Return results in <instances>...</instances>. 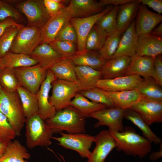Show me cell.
Here are the masks:
<instances>
[{"instance_id": "obj_25", "label": "cell", "mask_w": 162, "mask_h": 162, "mask_svg": "<svg viewBox=\"0 0 162 162\" xmlns=\"http://www.w3.org/2000/svg\"><path fill=\"white\" fill-rule=\"evenodd\" d=\"M74 69L80 91L88 90L96 87L97 81L102 79L100 71L91 68L75 65Z\"/></svg>"}, {"instance_id": "obj_51", "label": "cell", "mask_w": 162, "mask_h": 162, "mask_svg": "<svg viewBox=\"0 0 162 162\" xmlns=\"http://www.w3.org/2000/svg\"><path fill=\"white\" fill-rule=\"evenodd\" d=\"M160 150L152 152L149 155V158L152 160H155L160 158L162 156V142L160 143Z\"/></svg>"}, {"instance_id": "obj_16", "label": "cell", "mask_w": 162, "mask_h": 162, "mask_svg": "<svg viewBox=\"0 0 162 162\" xmlns=\"http://www.w3.org/2000/svg\"><path fill=\"white\" fill-rule=\"evenodd\" d=\"M95 147L87 162H105L112 151L116 148V142L108 130H103L94 136Z\"/></svg>"}, {"instance_id": "obj_6", "label": "cell", "mask_w": 162, "mask_h": 162, "mask_svg": "<svg viewBox=\"0 0 162 162\" xmlns=\"http://www.w3.org/2000/svg\"><path fill=\"white\" fill-rule=\"evenodd\" d=\"M41 28L23 26L19 30L9 52L30 55L40 43Z\"/></svg>"}, {"instance_id": "obj_12", "label": "cell", "mask_w": 162, "mask_h": 162, "mask_svg": "<svg viewBox=\"0 0 162 162\" xmlns=\"http://www.w3.org/2000/svg\"><path fill=\"white\" fill-rule=\"evenodd\" d=\"M124 110L115 106L106 107L92 114L89 117L98 120L94 124L95 128L105 125L109 127V132H122L124 130L123 122Z\"/></svg>"}, {"instance_id": "obj_43", "label": "cell", "mask_w": 162, "mask_h": 162, "mask_svg": "<svg viewBox=\"0 0 162 162\" xmlns=\"http://www.w3.org/2000/svg\"><path fill=\"white\" fill-rule=\"evenodd\" d=\"M55 40L65 41L77 44L76 33L74 27L70 21L63 26Z\"/></svg>"}, {"instance_id": "obj_8", "label": "cell", "mask_w": 162, "mask_h": 162, "mask_svg": "<svg viewBox=\"0 0 162 162\" xmlns=\"http://www.w3.org/2000/svg\"><path fill=\"white\" fill-rule=\"evenodd\" d=\"M61 136H52L51 139L58 142L57 144L64 148L77 152L83 158H88L91 152L90 149L94 141V136L85 133H60Z\"/></svg>"}, {"instance_id": "obj_26", "label": "cell", "mask_w": 162, "mask_h": 162, "mask_svg": "<svg viewBox=\"0 0 162 162\" xmlns=\"http://www.w3.org/2000/svg\"><path fill=\"white\" fill-rule=\"evenodd\" d=\"M74 11L73 18H82L92 16L102 11L106 6L99 1L70 0Z\"/></svg>"}, {"instance_id": "obj_48", "label": "cell", "mask_w": 162, "mask_h": 162, "mask_svg": "<svg viewBox=\"0 0 162 162\" xmlns=\"http://www.w3.org/2000/svg\"><path fill=\"white\" fill-rule=\"evenodd\" d=\"M11 26H16L20 29L24 26L22 25L17 23L12 18H8L4 21L0 22V36L8 27Z\"/></svg>"}, {"instance_id": "obj_30", "label": "cell", "mask_w": 162, "mask_h": 162, "mask_svg": "<svg viewBox=\"0 0 162 162\" xmlns=\"http://www.w3.org/2000/svg\"><path fill=\"white\" fill-rule=\"evenodd\" d=\"M70 106L76 110L85 118L89 117L90 115L94 112L108 107L104 104L89 100L78 92L71 100Z\"/></svg>"}, {"instance_id": "obj_46", "label": "cell", "mask_w": 162, "mask_h": 162, "mask_svg": "<svg viewBox=\"0 0 162 162\" xmlns=\"http://www.w3.org/2000/svg\"><path fill=\"white\" fill-rule=\"evenodd\" d=\"M152 78L155 82L162 86V58L161 55L154 59L153 70Z\"/></svg>"}, {"instance_id": "obj_36", "label": "cell", "mask_w": 162, "mask_h": 162, "mask_svg": "<svg viewBox=\"0 0 162 162\" xmlns=\"http://www.w3.org/2000/svg\"><path fill=\"white\" fill-rule=\"evenodd\" d=\"M120 6H113L107 13L100 17L95 24L110 35L117 30L116 16Z\"/></svg>"}, {"instance_id": "obj_10", "label": "cell", "mask_w": 162, "mask_h": 162, "mask_svg": "<svg viewBox=\"0 0 162 162\" xmlns=\"http://www.w3.org/2000/svg\"><path fill=\"white\" fill-rule=\"evenodd\" d=\"M16 7L26 17L27 26L41 28L50 16L43 0H26L17 4Z\"/></svg>"}, {"instance_id": "obj_34", "label": "cell", "mask_w": 162, "mask_h": 162, "mask_svg": "<svg viewBox=\"0 0 162 162\" xmlns=\"http://www.w3.org/2000/svg\"><path fill=\"white\" fill-rule=\"evenodd\" d=\"M107 33L95 24L88 34L85 43V51H99L108 36Z\"/></svg>"}, {"instance_id": "obj_20", "label": "cell", "mask_w": 162, "mask_h": 162, "mask_svg": "<svg viewBox=\"0 0 162 162\" xmlns=\"http://www.w3.org/2000/svg\"><path fill=\"white\" fill-rule=\"evenodd\" d=\"M29 56L37 61L42 67L47 70L60 60L66 58L58 54L46 43L39 45Z\"/></svg>"}, {"instance_id": "obj_56", "label": "cell", "mask_w": 162, "mask_h": 162, "mask_svg": "<svg viewBox=\"0 0 162 162\" xmlns=\"http://www.w3.org/2000/svg\"><path fill=\"white\" fill-rule=\"evenodd\" d=\"M61 156V158H62V159L63 160H64V162H65V161H64V158L62 156H61V155H60Z\"/></svg>"}, {"instance_id": "obj_49", "label": "cell", "mask_w": 162, "mask_h": 162, "mask_svg": "<svg viewBox=\"0 0 162 162\" xmlns=\"http://www.w3.org/2000/svg\"><path fill=\"white\" fill-rule=\"evenodd\" d=\"M133 0H100V1L106 6L112 5L120 6L131 2Z\"/></svg>"}, {"instance_id": "obj_23", "label": "cell", "mask_w": 162, "mask_h": 162, "mask_svg": "<svg viewBox=\"0 0 162 162\" xmlns=\"http://www.w3.org/2000/svg\"><path fill=\"white\" fill-rule=\"evenodd\" d=\"M140 4L138 0H133L120 6L116 16L117 32L121 35L134 20Z\"/></svg>"}, {"instance_id": "obj_2", "label": "cell", "mask_w": 162, "mask_h": 162, "mask_svg": "<svg viewBox=\"0 0 162 162\" xmlns=\"http://www.w3.org/2000/svg\"><path fill=\"white\" fill-rule=\"evenodd\" d=\"M45 121L53 134L66 131L68 134L85 133V118L74 108L69 106L57 111L55 114Z\"/></svg>"}, {"instance_id": "obj_32", "label": "cell", "mask_w": 162, "mask_h": 162, "mask_svg": "<svg viewBox=\"0 0 162 162\" xmlns=\"http://www.w3.org/2000/svg\"><path fill=\"white\" fill-rule=\"evenodd\" d=\"M22 103L25 116L29 118L38 114L36 95L20 86L17 89Z\"/></svg>"}, {"instance_id": "obj_33", "label": "cell", "mask_w": 162, "mask_h": 162, "mask_svg": "<svg viewBox=\"0 0 162 162\" xmlns=\"http://www.w3.org/2000/svg\"><path fill=\"white\" fill-rule=\"evenodd\" d=\"M2 60L4 68H18L33 66L38 64V62L29 55L22 53L8 52Z\"/></svg>"}, {"instance_id": "obj_18", "label": "cell", "mask_w": 162, "mask_h": 162, "mask_svg": "<svg viewBox=\"0 0 162 162\" xmlns=\"http://www.w3.org/2000/svg\"><path fill=\"white\" fill-rule=\"evenodd\" d=\"M162 54V38L150 34H141L138 37L136 55L154 58Z\"/></svg>"}, {"instance_id": "obj_21", "label": "cell", "mask_w": 162, "mask_h": 162, "mask_svg": "<svg viewBox=\"0 0 162 162\" xmlns=\"http://www.w3.org/2000/svg\"><path fill=\"white\" fill-rule=\"evenodd\" d=\"M130 58V63L124 76L137 75L145 79L152 78L154 58L136 55Z\"/></svg>"}, {"instance_id": "obj_4", "label": "cell", "mask_w": 162, "mask_h": 162, "mask_svg": "<svg viewBox=\"0 0 162 162\" xmlns=\"http://www.w3.org/2000/svg\"><path fill=\"white\" fill-rule=\"evenodd\" d=\"M26 142L29 149L36 147L47 146L52 144L53 134L50 128L37 114L26 118L25 122Z\"/></svg>"}, {"instance_id": "obj_38", "label": "cell", "mask_w": 162, "mask_h": 162, "mask_svg": "<svg viewBox=\"0 0 162 162\" xmlns=\"http://www.w3.org/2000/svg\"><path fill=\"white\" fill-rule=\"evenodd\" d=\"M121 35L117 32L108 36L102 48L98 52L106 61L112 58L118 47Z\"/></svg>"}, {"instance_id": "obj_27", "label": "cell", "mask_w": 162, "mask_h": 162, "mask_svg": "<svg viewBox=\"0 0 162 162\" xmlns=\"http://www.w3.org/2000/svg\"><path fill=\"white\" fill-rule=\"evenodd\" d=\"M124 117L137 126L142 132L143 137L151 143L157 144L162 142L161 138L153 132L149 125L140 115L132 108L124 110Z\"/></svg>"}, {"instance_id": "obj_22", "label": "cell", "mask_w": 162, "mask_h": 162, "mask_svg": "<svg viewBox=\"0 0 162 162\" xmlns=\"http://www.w3.org/2000/svg\"><path fill=\"white\" fill-rule=\"evenodd\" d=\"M130 61V57L122 56L106 61L100 70L102 79H110L124 76Z\"/></svg>"}, {"instance_id": "obj_11", "label": "cell", "mask_w": 162, "mask_h": 162, "mask_svg": "<svg viewBox=\"0 0 162 162\" xmlns=\"http://www.w3.org/2000/svg\"><path fill=\"white\" fill-rule=\"evenodd\" d=\"M112 5L106 6L101 12L82 18H72L70 22L74 27L77 36V52H85V43L86 38L93 26L101 16L109 12L113 8Z\"/></svg>"}, {"instance_id": "obj_44", "label": "cell", "mask_w": 162, "mask_h": 162, "mask_svg": "<svg viewBox=\"0 0 162 162\" xmlns=\"http://www.w3.org/2000/svg\"><path fill=\"white\" fill-rule=\"evenodd\" d=\"M10 18L14 20L21 18L18 11L5 1H3L2 5L0 7V22Z\"/></svg>"}, {"instance_id": "obj_15", "label": "cell", "mask_w": 162, "mask_h": 162, "mask_svg": "<svg viewBox=\"0 0 162 162\" xmlns=\"http://www.w3.org/2000/svg\"><path fill=\"white\" fill-rule=\"evenodd\" d=\"M130 108L138 113L149 125L162 122V101L142 96Z\"/></svg>"}, {"instance_id": "obj_37", "label": "cell", "mask_w": 162, "mask_h": 162, "mask_svg": "<svg viewBox=\"0 0 162 162\" xmlns=\"http://www.w3.org/2000/svg\"><path fill=\"white\" fill-rule=\"evenodd\" d=\"M0 84L8 92H14L20 86L14 68H5L0 71Z\"/></svg>"}, {"instance_id": "obj_50", "label": "cell", "mask_w": 162, "mask_h": 162, "mask_svg": "<svg viewBox=\"0 0 162 162\" xmlns=\"http://www.w3.org/2000/svg\"><path fill=\"white\" fill-rule=\"evenodd\" d=\"M149 34L155 37L162 38V22L154 28Z\"/></svg>"}, {"instance_id": "obj_47", "label": "cell", "mask_w": 162, "mask_h": 162, "mask_svg": "<svg viewBox=\"0 0 162 162\" xmlns=\"http://www.w3.org/2000/svg\"><path fill=\"white\" fill-rule=\"evenodd\" d=\"M140 4L148 6L160 14L162 13V0H138Z\"/></svg>"}, {"instance_id": "obj_14", "label": "cell", "mask_w": 162, "mask_h": 162, "mask_svg": "<svg viewBox=\"0 0 162 162\" xmlns=\"http://www.w3.org/2000/svg\"><path fill=\"white\" fill-rule=\"evenodd\" d=\"M57 79L49 69H47L45 79L37 93L38 106V115L44 120L52 117L56 111L49 101V93L52 88V83Z\"/></svg>"}, {"instance_id": "obj_39", "label": "cell", "mask_w": 162, "mask_h": 162, "mask_svg": "<svg viewBox=\"0 0 162 162\" xmlns=\"http://www.w3.org/2000/svg\"><path fill=\"white\" fill-rule=\"evenodd\" d=\"M78 92L93 102L104 104L108 107L115 106L111 98L104 94L102 90L97 87Z\"/></svg>"}, {"instance_id": "obj_5", "label": "cell", "mask_w": 162, "mask_h": 162, "mask_svg": "<svg viewBox=\"0 0 162 162\" xmlns=\"http://www.w3.org/2000/svg\"><path fill=\"white\" fill-rule=\"evenodd\" d=\"M52 88L49 101L56 111L70 106L72 99L80 91L78 83L57 79L52 83Z\"/></svg>"}, {"instance_id": "obj_17", "label": "cell", "mask_w": 162, "mask_h": 162, "mask_svg": "<svg viewBox=\"0 0 162 162\" xmlns=\"http://www.w3.org/2000/svg\"><path fill=\"white\" fill-rule=\"evenodd\" d=\"M135 28L138 36L149 34L152 30L162 22V16L150 11L146 6L140 4L138 8Z\"/></svg>"}, {"instance_id": "obj_24", "label": "cell", "mask_w": 162, "mask_h": 162, "mask_svg": "<svg viewBox=\"0 0 162 162\" xmlns=\"http://www.w3.org/2000/svg\"><path fill=\"white\" fill-rule=\"evenodd\" d=\"M102 90L104 94L111 98L115 107L124 110L130 108L142 97L137 88L118 92Z\"/></svg>"}, {"instance_id": "obj_55", "label": "cell", "mask_w": 162, "mask_h": 162, "mask_svg": "<svg viewBox=\"0 0 162 162\" xmlns=\"http://www.w3.org/2000/svg\"><path fill=\"white\" fill-rule=\"evenodd\" d=\"M2 89V88L0 84V94H1Z\"/></svg>"}, {"instance_id": "obj_7", "label": "cell", "mask_w": 162, "mask_h": 162, "mask_svg": "<svg viewBox=\"0 0 162 162\" xmlns=\"http://www.w3.org/2000/svg\"><path fill=\"white\" fill-rule=\"evenodd\" d=\"M14 70L20 86L36 95L45 79L47 71L38 63Z\"/></svg>"}, {"instance_id": "obj_29", "label": "cell", "mask_w": 162, "mask_h": 162, "mask_svg": "<svg viewBox=\"0 0 162 162\" xmlns=\"http://www.w3.org/2000/svg\"><path fill=\"white\" fill-rule=\"evenodd\" d=\"M30 154L26 148L17 140L12 141L7 146L0 162H28Z\"/></svg>"}, {"instance_id": "obj_9", "label": "cell", "mask_w": 162, "mask_h": 162, "mask_svg": "<svg viewBox=\"0 0 162 162\" xmlns=\"http://www.w3.org/2000/svg\"><path fill=\"white\" fill-rule=\"evenodd\" d=\"M73 17L74 11L70 2L59 13L50 16L41 28L40 44H49L54 40L63 26Z\"/></svg>"}, {"instance_id": "obj_41", "label": "cell", "mask_w": 162, "mask_h": 162, "mask_svg": "<svg viewBox=\"0 0 162 162\" xmlns=\"http://www.w3.org/2000/svg\"><path fill=\"white\" fill-rule=\"evenodd\" d=\"M16 136L7 118L0 111V143L7 146Z\"/></svg>"}, {"instance_id": "obj_13", "label": "cell", "mask_w": 162, "mask_h": 162, "mask_svg": "<svg viewBox=\"0 0 162 162\" xmlns=\"http://www.w3.org/2000/svg\"><path fill=\"white\" fill-rule=\"evenodd\" d=\"M143 79L137 75L123 76L112 79H101L96 87L106 92H118L137 88Z\"/></svg>"}, {"instance_id": "obj_40", "label": "cell", "mask_w": 162, "mask_h": 162, "mask_svg": "<svg viewBox=\"0 0 162 162\" xmlns=\"http://www.w3.org/2000/svg\"><path fill=\"white\" fill-rule=\"evenodd\" d=\"M19 29L14 26L8 27L0 36V57L2 58L9 52Z\"/></svg>"}, {"instance_id": "obj_31", "label": "cell", "mask_w": 162, "mask_h": 162, "mask_svg": "<svg viewBox=\"0 0 162 162\" xmlns=\"http://www.w3.org/2000/svg\"><path fill=\"white\" fill-rule=\"evenodd\" d=\"M74 66L70 58H64L49 69L58 79L78 83Z\"/></svg>"}, {"instance_id": "obj_35", "label": "cell", "mask_w": 162, "mask_h": 162, "mask_svg": "<svg viewBox=\"0 0 162 162\" xmlns=\"http://www.w3.org/2000/svg\"><path fill=\"white\" fill-rule=\"evenodd\" d=\"M141 95L146 98L162 101V86L156 83L152 78L145 79L137 88Z\"/></svg>"}, {"instance_id": "obj_19", "label": "cell", "mask_w": 162, "mask_h": 162, "mask_svg": "<svg viewBox=\"0 0 162 162\" xmlns=\"http://www.w3.org/2000/svg\"><path fill=\"white\" fill-rule=\"evenodd\" d=\"M138 37L134 20L121 37L117 50L112 58L122 56L130 58L135 56Z\"/></svg>"}, {"instance_id": "obj_28", "label": "cell", "mask_w": 162, "mask_h": 162, "mask_svg": "<svg viewBox=\"0 0 162 162\" xmlns=\"http://www.w3.org/2000/svg\"><path fill=\"white\" fill-rule=\"evenodd\" d=\"M70 58L75 66H86L98 70H100L106 62L97 51L76 54Z\"/></svg>"}, {"instance_id": "obj_3", "label": "cell", "mask_w": 162, "mask_h": 162, "mask_svg": "<svg viewBox=\"0 0 162 162\" xmlns=\"http://www.w3.org/2000/svg\"><path fill=\"white\" fill-rule=\"evenodd\" d=\"M0 111L7 118L16 136H20L26 118L17 90L10 92L2 88L0 94Z\"/></svg>"}, {"instance_id": "obj_54", "label": "cell", "mask_w": 162, "mask_h": 162, "mask_svg": "<svg viewBox=\"0 0 162 162\" xmlns=\"http://www.w3.org/2000/svg\"><path fill=\"white\" fill-rule=\"evenodd\" d=\"M3 1L0 0V7H1L3 4Z\"/></svg>"}, {"instance_id": "obj_42", "label": "cell", "mask_w": 162, "mask_h": 162, "mask_svg": "<svg viewBox=\"0 0 162 162\" xmlns=\"http://www.w3.org/2000/svg\"><path fill=\"white\" fill-rule=\"evenodd\" d=\"M49 44L58 54L64 58H70L77 52L75 44L71 42L55 40Z\"/></svg>"}, {"instance_id": "obj_52", "label": "cell", "mask_w": 162, "mask_h": 162, "mask_svg": "<svg viewBox=\"0 0 162 162\" xmlns=\"http://www.w3.org/2000/svg\"><path fill=\"white\" fill-rule=\"evenodd\" d=\"M7 148V146L0 143V158L4 153Z\"/></svg>"}, {"instance_id": "obj_1", "label": "cell", "mask_w": 162, "mask_h": 162, "mask_svg": "<svg viewBox=\"0 0 162 162\" xmlns=\"http://www.w3.org/2000/svg\"><path fill=\"white\" fill-rule=\"evenodd\" d=\"M109 132L116 142L117 151L141 158L151 151L152 143L136 133L132 128L126 127L122 132Z\"/></svg>"}, {"instance_id": "obj_53", "label": "cell", "mask_w": 162, "mask_h": 162, "mask_svg": "<svg viewBox=\"0 0 162 162\" xmlns=\"http://www.w3.org/2000/svg\"><path fill=\"white\" fill-rule=\"evenodd\" d=\"M4 68L2 60V58L0 57V71Z\"/></svg>"}, {"instance_id": "obj_45", "label": "cell", "mask_w": 162, "mask_h": 162, "mask_svg": "<svg viewBox=\"0 0 162 162\" xmlns=\"http://www.w3.org/2000/svg\"><path fill=\"white\" fill-rule=\"evenodd\" d=\"M43 1L46 10L50 17L58 14L67 6L65 4L56 0Z\"/></svg>"}]
</instances>
